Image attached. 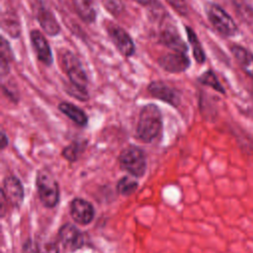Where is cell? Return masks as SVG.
Returning <instances> with one entry per match:
<instances>
[{
    "mask_svg": "<svg viewBox=\"0 0 253 253\" xmlns=\"http://www.w3.org/2000/svg\"><path fill=\"white\" fill-rule=\"evenodd\" d=\"M163 127L162 114L155 104L145 105L138 117L135 135L142 142L149 143L156 139Z\"/></svg>",
    "mask_w": 253,
    "mask_h": 253,
    "instance_id": "6da1fadb",
    "label": "cell"
},
{
    "mask_svg": "<svg viewBox=\"0 0 253 253\" xmlns=\"http://www.w3.org/2000/svg\"><path fill=\"white\" fill-rule=\"evenodd\" d=\"M36 187L42 204L46 208H54L59 201V187L53 175L46 169L38 171Z\"/></svg>",
    "mask_w": 253,
    "mask_h": 253,
    "instance_id": "7a4b0ae2",
    "label": "cell"
},
{
    "mask_svg": "<svg viewBox=\"0 0 253 253\" xmlns=\"http://www.w3.org/2000/svg\"><path fill=\"white\" fill-rule=\"evenodd\" d=\"M121 169L133 177H142L146 171V157L144 151L135 145L124 148L119 155Z\"/></svg>",
    "mask_w": 253,
    "mask_h": 253,
    "instance_id": "3957f363",
    "label": "cell"
},
{
    "mask_svg": "<svg viewBox=\"0 0 253 253\" xmlns=\"http://www.w3.org/2000/svg\"><path fill=\"white\" fill-rule=\"evenodd\" d=\"M59 61H60L62 70L68 76L70 83L79 88L87 89V86H88L87 74L79 58L72 51L64 48V49H60L59 51Z\"/></svg>",
    "mask_w": 253,
    "mask_h": 253,
    "instance_id": "277c9868",
    "label": "cell"
},
{
    "mask_svg": "<svg viewBox=\"0 0 253 253\" xmlns=\"http://www.w3.org/2000/svg\"><path fill=\"white\" fill-rule=\"evenodd\" d=\"M206 13L211 24L220 35L224 37H233L237 34L238 28L233 19L217 4H208Z\"/></svg>",
    "mask_w": 253,
    "mask_h": 253,
    "instance_id": "5b68a950",
    "label": "cell"
},
{
    "mask_svg": "<svg viewBox=\"0 0 253 253\" xmlns=\"http://www.w3.org/2000/svg\"><path fill=\"white\" fill-rule=\"evenodd\" d=\"M108 35L117 47V49L126 57H129L134 54L135 45L130 36L120 26L110 23L107 26Z\"/></svg>",
    "mask_w": 253,
    "mask_h": 253,
    "instance_id": "8992f818",
    "label": "cell"
},
{
    "mask_svg": "<svg viewBox=\"0 0 253 253\" xmlns=\"http://www.w3.org/2000/svg\"><path fill=\"white\" fill-rule=\"evenodd\" d=\"M147 91L152 97L157 98L160 101H163L174 108L179 107V105L181 104L180 91L175 87L169 85L168 83H165L164 81L158 80L150 82L147 86Z\"/></svg>",
    "mask_w": 253,
    "mask_h": 253,
    "instance_id": "52a82bcc",
    "label": "cell"
},
{
    "mask_svg": "<svg viewBox=\"0 0 253 253\" xmlns=\"http://www.w3.org/2000/svg\"><path fill=\"white\" fill-rule=\"evenodd\" d=\"M24 188L21 181L15 176H7L3 180L1 197L14 208H19L24 201Z\"/></svg>",
    "mask_w": 253,
    "mask_h": 253,
    "instance_id": "ba28073f",
    "label": "cell"
},
{
    "mask_svg": "<svg viewBox=\"0 0 253 253\" xmlns=\"http://www.w3.org/2000/svg\"><path fill=\"white\" fill-rule=\"evenodd\" d=\"M58 239L66 251L74 252L85 242L84 234L73 224L65 223L58 230Z\"/></svg>",
    "mask_w": 253,
    "mask_h": 253,
    "instance_id": "9c48e42d",
    "label": "cell"
},
{
    "mask_svg": "<svg viewBox=\"0 0 253 253\" xmlns=\"http://www.w3.org/2000/svg\"><path fill=\"white\" fill-rule=\"evenodd\" d=\"M158 64L167 72L181 73L189 68L191 61L187 53L171 51L161 55L158 58Z\"/></svg>",
    "mask_w": 253,
    "mask_h": 253,
    "instance_id": "30bf717a",
    "label": "cell"
},
{
    "mask_svg": "<svg viewBox=\"0 0 253 253\" xmlns=\"http://www.w3.org/2000/svg\"><path fill=\"white\" fill-rule=\"evenodd\" d=\"M70 215L76 223L86 225L93 220L95 210L90 202L81 198H75L70 203Z\"/></svg>",
    "mask_w": 253,
    "mask_h": 253,
    "instance_id": "8fae6325",
    "label": "cell"
},
{
    "mask_svg": "<svg viewBox=\"0 0 253 253\" xmlns=\"http://www.w3.org/2000/svg\"><path fill=\"white\" fill-rule=\"evenodd\" d=\"M158 41L171 51L187 53L188 45L180 37V34L174 26L166 25V27L160 31Z\"/></svg>",
    "mask_w": 253,
    "mask_h": 253,
    "instance_id": "7c38bea8",
    "label": "cell"
},
{
    "mask_svg": "<svg viewBox=\"0 0 253 253\" xmlns=\"http://www.w3.org/2000/svg\"><path fill=\"white\" fill-rule=\"evenodd\" d=\"M30 39L38 59L46 66L51 65L53 62V56L50 45L45 37L40 31L33 30L30 33Z\"/></svg>",
    "mask_w": 253,
    "mask_h": 253,
    "instance_id": "4fadbf2b",
    "label": "cell"
},
{
    "mask_svg": "<svg viewBox=\"0 0 253 253\" xmlns=\"http://www.w3.org/2000/svg\"><path fill=\"white\" fill-rule=\"evenodd\" d=\"M35 13L40 26L47 36L55 37L60 33V26L55 16L48 8L39 3Z\"/></svg>",
    "mask_w": 253,
    "mask_h": 253,
    "instance_id": "5bb4252c",
    "label": "cell"
},
{
    "mask_svg": "<svg viewBox=\"0 0 253 253\" xmlns=\"http://www.w3.org/2000/svg\"><path fill=\"white\" fill-rule=\"evenodd\" d=\"M231 52L243 72L253 78V53L241 45L231 46Z\"/></svg>",
    "mask_w": 253,
    "mask_h": 253,
    "instance_id": "9a60e30c",
    "label": "cell"
},
{
    "mask_svg": "<svg viewBox=\"0 0 253 253\" xmlns=\"http://www.w3.org/2000/svg\"><path fill=\"white\" fill-rule=\"evenodd\" d=\"M58 110L79 126H87L88 117L86 116L84 111L76 105L69 102H61L58 105Z\"/></svg>",
    "mask_w": 253,
    "mask_h": 253,
    "instance_id": "2e32d148",
    "label": "cell"
},
{
    "mask_svg": "<svg viewBox=\"0 0 253 253\" xmlns=\"http://www.w3.org/2000/svg\"><path fill=\"white\" fill-rule=\"evenodd\" d=\"M73 6L83 22L90 24L95 21L96 10L92 0H73Z\"/></svg>",
    "mask_w": 253,
    "mask_h": 253,
    "instance_id": "e0dca14e",
    "label": "cell"
},
{
    "mask_svg": "<svg viewBox=\"0 0 253 253\" xmlns=\"http://www.w3.org/2000/svg\"><path fill=\"white\" fill-rule=\"evenodd\" d=\"M14 59L13 50L8 41L2 36L0 43V72L2 76H5L10 71V63Z\"/></svg>",
    "mask_w": 253,
    "mask_h": 253,
    "instance_id": "ac0fdd59",
    "label": "cell"
},
{
    "mask_svg": "<svg viewBox=\"0 0 253 253\" xmlns=\"http://www.w3.org/2000/svg\"><path fill=\"white\" fill-rule=\"evenodd\" d=\"M186 34H187V38L190 42L195 60L198 63L203 64L206 61V54H205V51H204V48L202 46L200 40L198 39L194 30L189 26H186Z\"/></svg>",
    "mask_w": 253,
    "mask_h": 253,
    "instance_id": "d6986e66",
    "label": "cell"
},
{
    "mask_svg": "<svg viewBox=\"0 0 253 253\" xmlns=\"http://www.w3.org/2000/svg\"><path fill=\"white\" fill-rule=\"evenodd\" d=\"M2 28L12 38H18L21 34L20 23L14 13L7 12L2 14Z\"/></svg>",
    "mask_w": 253,
    "mask_h": 253,
    "instance_id": "ffe728a7",
    "label": "cell"
},
{
    "mask_svg": "<svg viewBox=\"0 0 253 253\" xmlns=\"http://www.w3.org/2000/svg\"><path fill=\"white\" fill-rule=\"evenodd\" d=\"M86 145H87L86 140H75L71 142L69 145H67L66 147H64L61 154L66 160L70 162H74L79 158L81 153H83V151L86 148Z\"/></svg>",
    "mask_w": 253,
    "mask_h": 253,
    "instance_id": "44dd1931",
    "label": "cell"
},
{
    "mask_svg": "<svg viewBox=\"0 0 253 253\" xmlns=\"http://www.w3.org/2000/svg\"><path fill=\"white\" fill-rule=\"evenodd\" d=\"M138 183L128 176L122 177L117 183V191L122 196L132 195L136 191Z\"/></svg>",
    "mask_w": 253,
    "mask_h": 253,
    "instance_id": "7402d4cb",
    "label": "cell"
},
{
    "mask_svg": "<svg viewBox=\"0 0 253 253\" xmlns=\"http://www.w3.org/2000/svg\"><path fill=\"white\" fill-rule=\"evenodd\" d=\"M199 82L202 83L203 85H206V86H209L211 88H212L213 90H215L216 92L218 93H221V94H224L225 91H224V88L222 87V85L219 83L216 75L214 74L213 71L211 70H207L205 71L199 78H198Z\"/></svg>",
    "mask_w": 253,
    "mask_h": 253,
    "instance_id": "603a6c76",
    "label": "cell"
},
{
    "mask_svg": "<svg viewBox=\"0 0 253 253\" xmlns=\"http://www.w3.org/2000/svg\"><path fill=\"white\" fill-rule=\"evenodd\" d=\"M66 93L74 98H76L77 100L80 101H87L89 99V94L87 89H82L79 88L73 84L70 83V85L68 87H66Z\"/></svg>",
    "mask_w": 253,
    "mask_h": 253,
    "instance_id": "cb8c5ba5",
    "label": "cell"
},
{
    "mask_svg": "<svg viewBox=\"0 0 253 253\" xmlns=\"http://www.w3.org/2000/svg\"><path fill=\"white\" fill-rule=\"evenodd\" d=\"M37 253H59L58 245L55 242H40L36 244Z\"/></svg>",
    "mask_w": 253,
    "mask_h": 253,
    "instance_id": "d4e9b609",
    "label": "cell"
},
{
    "mask_svg": "<svg viewBox=\"0 0 253 253\" xmlns=\"http://www.w3.org/2000/svg\"><path fill=\"white\" fill-rule=\"evenodd\" d=\"M166 2L181 16L188 15V5L186 0H166Z\"/></svg>",
    "mask_w": 253,
    "mask_h": 253,
    "instance_id": "484cf974",
    "label": "cell"
},
{
    "mask_svg": "<svg viewBox=\"0 0 253 253\" xmlns=\"http://www.w3.org/2000/svg\"><path fill=\"white\" fill-rule=\"evenodd\" d=\"M104 5L109 13L113 15H117L121 13L124 9V5L122 0H104Z\"/></svg>",
    "mask_w": 253,
    "mask_h": 253,
    "instance_id": "4316f807",
    "label": "cell"
},
{
    "mask_svg": "<svg viewBox=\"0 0 253 253\" xmlns=\"http://www.w3.org/2000/svg\"><path fill=\"white\" fill-rule=\"evenodd\" d=\"M9 143V139H8V136L6 135L5 131L2 130L1 131V141H0V146H1V149H4L6 148V146L8 145Z\"/></svg>",
    "mask_w": 253,
    "mask_h": 253,
    "instance_id": "83f0119b",
    "label": "cell"
},
{
    "mask_svg": "<svg viewBox=\"0 0 253 253\" xmlns=\"http://www.w3.org/2000/svg\"><path fill=\"white\" fill-rule=\"evenodd\" d=\"M23 248H24V253H35V250L37 251V248L34 249V247L32 246V242L30 240L24 244Z\"/></svg>",
    "mask_w": 253,
    "mask_h": 253,
    "instance_id": "f1b7e54d",
    "label": "cell"
},
{
    "mask_svg": "<svg viewBox=\"0 0 253 253\" xmlns=\"http://www.w3.org/2000/svg\"><path fill=\"white\" fill-rule=\"evenodd\" d=\"M134 1H135L136 3H138V4H140V5H144V6H146V5L150 4L152 0H134Z\"/></svg>",
    "mask_w": 253,
    "mask_h": 253,
    "instance_id": "f546056e",
    "label": "cell"
}]
</instances>
